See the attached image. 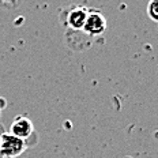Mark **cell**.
Wrapping results in <instances>:
<instances>
[{
	"label": "cell",
	"instance_id": "6da1fadb",
	"mask_svg": "<svg viewBox=\"0 0 158 158\" xmlns=\"http://www.w3.org/2000/svg\"><path fill=\"white\" fill-rule=\"evenodd\" d=\"M26 140L19 139L10 132H3L0 136V158H16L26 150Z\"/></svg>",
	"mask_w": 158,
	"mask_h": 158
},
{
	"label": "cell",
	"instance_id": "8992f818",
	"mask_svg": "<svg viewBox=\"0 0 158 158\" xmlns=\"http://www.w3.org/2000/svg\"><path fill=\"white\" fill-rule=\"evenodd\" d=\"M11 2H15V0H0V4H8V6H11Z\"/></svg>",
	"mask_w": 158,
	"mask_h": 158
},
{
	"label": "cell",
	"instance_id": "3957f363",
	"mask_svg": "<svg viewBox=\"0 0 158 158\" xmlns=\"http://www.w3.org/2000/svg\"><path fill=\"white\" fill-rule=\"evenodd\" d=\"M10 134L14 136L19 138V139L27 140L29 138L34 134V124L33 121L25 114H19L14 118L10 127Z\"/></svg>",
	"mask_w": 158,
	"mask_h": 158
},
{
	"label": "cell",
	"instance_id": "52a82bcc",
	"mask_svg": "<svg viewBox=\"0 0 158 158\" xmlns=\"http://www.w3.org/2000/svg\"><path fill=\"white\" fill-rule=\"evenodd\" d=\"M0 101H2V98H0ZM0 112H2V106H0Z\"/></svg>",
	"mask_w": 158,
	"mask_h": 158
},
{
	"label": "cell",
	"instance_id": "277c9868",
	"mask_svg": "<svg viewBox=\"0 0 158 158\" xmlns=\"http://www.w3.org/2000/svg\"><path fill=\"white\" fill-rule=\"evenodd\" d=\"M89 8L83 7V6H74L67 11L65 15V23L68 27L74 29V30H82L86 21Z\"/></svg>",
	"mask_w": 158,
	"mask_h": 158
},
{
	"label": "cell",
	"instance_id": "5b68a950",
	"mask_svg": "<svg viewBox=\"0 0 158 158\" xmlns=\"http://www.w3.org/2000/svg\"><path fill=\"white\" fill-rule=\"evenodd\" d=\"M147 15L153 22L158 23V0H150L147 4Z\"/></svg>",
	"mask_w": 158,
	"mask_h": 158
},
{
	"label": "cell",
	"instance_id": "7a4b0ae2",
	"mask_svg": "<svg viewBox=\"0 0 158 158\" xmlns=\"http://www.w3.org/2000/svg\"><path fill=\"white\" fill-rule=\"evenodd\" d=\"M106 19L102 15V12L98 10H89L86 21L83 25V30L89 35H101L106 30Z\"/></svg>",
	"mask_w": 158,
	"mask_h": 158
}]
</instances>
